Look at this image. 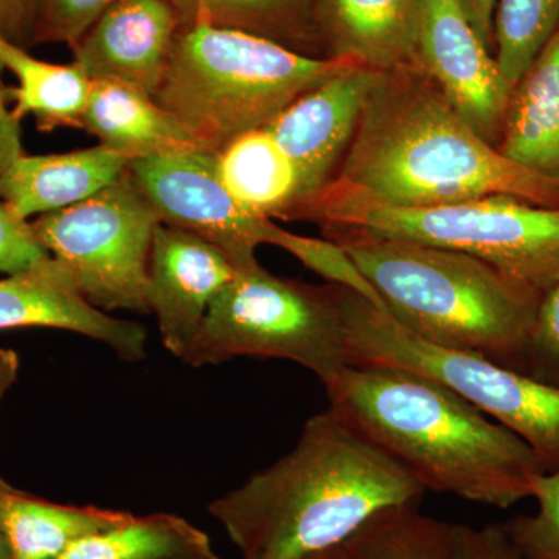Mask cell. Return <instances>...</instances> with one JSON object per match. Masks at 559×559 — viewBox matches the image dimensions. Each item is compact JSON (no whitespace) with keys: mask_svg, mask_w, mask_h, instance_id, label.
<instances>
[{"mask_svg":"<svg viewBox=\"0 0 559 559\" xmlns=\"http://www.w3.org/2000/svg\"><path fill=\"white\" fill-rule=\"evenodd\" d=\"M426 491L329 409L305 423L288 454L213 500L209 514L241 559H301L344 546L382 509L419 506Z\"/></svg>","mask_w":559,"mask_h":559,"instance_id":"1","label":"cell"},{"mask_svg":"<svg viewBox=\"0 0 559 559\" xmlns=\"http://www.w3.org/2000/svg\"><path fill=\"white\" fill-rule=\"evenodd\" d=\"M331 182L401 207L509 194L559 209V182L489 145L418 66L378 72Z\"/></svg>","mask_w":559,"mask_h":559,"instance_id":"2","label":"cell"},{"mask_svg":"<svg viewBox=\"0 0 559 559\" xmlns=\"http://www.w3.org/2000/svg\"><path fill=\"white\" fill-rule=\"evenodd\" d=\"M323 385L330 409L426 489L510 509L546 473L521 437L414 371L348 366Z\"/></svg>","mask_w":559,"mask_h":559,"instance_id":"3","label":"cell"},{"mask_svg":"<svg viewBox=\"0 0 559 559\" xmlns=\"http://www.w3.org/2000/svg\"><path fill=\"white\" fill-rule=\"evenodd\" d=\"M322 234L347 253L401 326L524 373L539 293L457 250L347 229Z\"/></svg>","mask_w":559,"mask_h":559,"instance_id":"4","label":"cell"},{"mask_svg":"<svg viewBox=\"0 0 559 559\" xmlns=\"http://www.w3.org/2000/svg\"><path fill=\"white\" fill-rule=\"evenodd\" d=\"M347 62L310 57L252 33L180 25L154 100L202 150L218 153Z\"/></svg>","mask_w":559,"mask_h":559,"instance_id":"5","label":"cell"},{"mask_svg":"<svg viewBox=\"0 0 559 559\" xmlns=\"http://www.w3.org/2000/svg\"><path fill=\"white\" fill-rule=\"evenodd\" d=\"M290 219L468 253L543 294L559 280V209L509 194L401 207L330 182Z\"/></svg>","mask_w":559,"mask_h":559,"instance_id":"6","label":"cell"},{"mask_svg":"<svg viewBox=\"0 0 559 559\" xmlns=\"http://www.w3.org/2000/svg\"><path fill=\"white\" fill-rule=\"evenodd\" d=\"M341 286L277 277L259 261L238 266L210 305L182 362L204 367L242 356L286 359L326 384L349 366Z\"/></svg>","mask_w":559,"mask_h":559,"instance_id":"7","label":"cell"},{"mask_svg":"<svg viewBox=\"0 0 559 559\" xmlns=\"http://www.w3.org/2000/svg\"><path fill=\"white\" fill-rule=\"evenodd\" d=\"M349 366L395 367L440 382L521 437L546 473L559 469V389L479 355L439 347L341 286Z\"/></svg>","mask_w":559,"mask_h":559,"instance_id":"8","label":"cell"},{"mask_svg":"<svg viewBox=\"0 0 559 559\" xmlns=\"http://www.w3.org/2000/svg\"><path fill=\"white\" fill-rule=\"evenodd\" d=\"M130 175L160 223L213 242L237 267L257 261L259 246H278L329 283L347 286L382 308L374 290L340 246L325 238L293 234L235 200L216 175L215 153L198 150L132 160Z\"/></svg>","mask_w":559,"mask_h":559,"instance_id":"9","label":"cell"},{"mask_svg":"<svg viewBox=\"0 0 559 559\" xmlns=\"http://www.w3.org/2000/svg\"><path fill=\"white\" fill-rule=\"evenodd\" d=\"M160 219L135 186L130 168L116 183L32 226L92 307L151 314L148 270Z\"/></svg>","mask_w":559,"mask_h":559,"instance_id":"10","label":"cell"},{"mask_svg":"<svg viewBox=\"0 0 559 559\" xmlns=\"http://www.w3.org/2000/svg\"><path fill=\"white\" fill-rule=\"evenodd\" d=\"M378 72L349 61L264 124L299 175L300 205L325 189L340 170Z\"/></svg>","mask_w":559,"mask_h":559,"instance_id":"11","label":"cell"},{"mask_svg":"<svg viewBox=\"0 0 559 559\" xmlns=\"http://www.w3.org/2000/svg\"><path fill=\"white\" fill-rule=\"evenodd\" d=\"M415 66L428 73L477 134L498 145L510 92L495 53L457 0H423Z\"/></svg>","mask_w":559,"mask_h":559,"instance_id":"12","label":"cell"},{"mask_svg":"<svg viewBox=\"0 0 559 559\" xmlns=\"http://www.w3.org/2000/svg\"><path fill=\"white\" fill-rule=\"evenodd\" d=\"M234 260L200 235L160 223L148 270L151 314L164 347L179 360L197 340L210 305L237 274Z\"/></svg>","mask_w":559,"mask_h":559,"instance_id":"13","label":"cell"},{"mask_svg":"<svg viewBox=\"0 0 559 559\" xmlns=\"http://www.w3.org/2000/svg\"><path fill=\"white\" fill-rule=\"evenodd\" d=\"M170 0H119L72 47L91 80L127 84L154 98L178 35Z\"/></svg>","mask_w":559,"mask_h":559,"instance_id":"14","label":"cell"},{"mask_svg":"<svg viewBox=\"0 0 559 559\" xmlns=\"http://www.w3.org/2000/svg\"><path fill=\"white\" fill-rule=\"evenodd\" d=\"M28 326L72 331L100 342L127 362L146 358V330L92 307L55 259L0 280V330Z\"/></svg>","mask_w":559,"mask_h":559,"instance_id":"15","label":"cell"},{"mask_svg":"<svg viewBox=\"0 0 559 559\" xmlns=\"http://www.w3.org/2000/svg\"><path fill=\"white\" fill-rule=\"evenodd\" d=\"M423 0H314L318 44L329 60L374 70L415 66Z\"/></svg>","mask_w":559,"mask_h":559,"instance_id":"16","label":"cell"},{"mask_svg":"<svg viewBox=\"0 0 559 559\" xmlns=\"http://www.w3.org/2000/svg\"><path fill=\"white\" fill-rule=\"evenodd\" d=\"M130 160L98 143L94 148L25 156L0 176V200L21 218L60 212L116 183Z\"/></svg>","mask_w":559,"mask_h":559,"instance_id":"17","label":"cell"},{"mask_svg":"<svg viewBox=\"0 0 559 559\" xmlns=\"http://www.w3.org/2000/svg\"><path fill=\"white\" fill-rule=\"evenodd\" d=\"M496 148L559 182V28L511 90Z\"/></svg>","mask_w":559,"mask_h":559,"instance_id":"18","label":"cell"},{"mask_svg":"<svg viewBox=\"0 0 559 559\" xmlns=\"http://www.w3.org/2000/svg\"><path fill=\"white\" fill-rule=\"evenodd\" d=\"M81 130L130 162L204 151L153 97L117 81L92 80Z\"/></svg>","mask_w":559,"mask_h":559,"instance_id":"19","label":"cell"},{"mask_svg":"<svg viewBox=\"0 0 559 559\" xmlns=\"http://www.w3.org/2000/svg\"><path fill=\"white\" fill-rule=\"evenodd\" d=\"M131 518L128 511L49 502L0 481V532L11 559L58 558L76 540Z\"/></svg>","mask_w":559,"mask_h":559,"instance_id":"20","label":"cell"},{"mask_svg":"<svg viewBox=\"0 0 559 559\" xmlns=\"http://www.w3.org/2000/svg\"><path fill=\"white\" fill-rule=\"evenodd\" d=\"M216 175L241 205L288 219L301 202L299 175L266 128L245 132L215 153Z\"/></svg>","mask_w":559,"mask_h":559,"instance_id":"21","label":"cell"},{"mask_svg":"<svg viewBox=\"0 0 559 559\" xmlns=\"http://www.w3.org/2000/svg\"><path fill=\"white\" fill-rule=\"evenodd\" d=\"M0 61L17 79V87L7 90L14 102V119L35 117L39 131L81 128L90 103L92 80L75 64H50L36 60L24 47L0 35Z\"/></svg>","mask_w":559,"mask_h":559,"instance_id":"22","label":"cell"},{"mask_svg":"<svg viewBox=\"0 0 559 559\" xmlns=\"http://www.w3.org/2000/svg\"><path fill=\"white\" fill-rule=\"evenodd\" d=\"M207 533L170 513L134 516L103 530L55 559H218Z\"/></svg>","mask_w":559,"mask_h":559,"instance_id":"23","label":"cell"},{"mask_svg":"<svg viewBox=\"0 0 559 559\" xmlns=\"http://www.w3.org/2000/svg\"><path fill=\"white\" fill-rule=\"evenodd\" d=\"M180 25H213L252 33L308 53L318 36L314 0H170ZM311 57V55H310ZM318 58V57H316Z\"/></svg>","mask_w":559,"mask_h":559,"instance_id":"24","label":"cell"},{"mask_svg":"<svg viewBox=\"0 0 559 559\" xmlns=\"http://www.w3.org/2000/svg\"><path fill=\"white\" fill-rule=\"evenodd\" d=\"M349 559H457V524L393 506L369 518L344 543Z\"/></svg>","mask_w":559,"mask_h":559,"instance_id":"25","label":"cell"},{"mask_svg":"<svg viewBox=\"0 0 559 559\" xmlns=\"http://www.w3.org/2000/svg\"><path fill=\"white\" fill-rule=\"evenodd\" d=\"M559 28V0H498L495 58L507 91L524 75Z\"/></svg>","mask_w":559,"mask_h":559,"instance_id":"26","label":"cell"},{"mask_svg":"<svg viewBox=\"0 0 559 559\" xmlns=\"http://www.w3.org/2000/svg\"><path fill=\"white\" fill-rule=\"evenodd\" d=\"M538 513L503 522L511 539L530 559H559V469L533 481Z\"/></svg>","mask_w":559,"mask_h":559,"instance_id":"27","label":"cell"},{"mask_svg":"<svg viewBox=\"0 0 559 559\" xmlns=\"http://www.w3.org/2000/svg\"><path fill=\"white\" fill-rule=\"evenodd\" d=\"M524 374L559 389V280L540 294L525 348Z\"/></svg>","mask_w":559,"mask_h":559,"instance_id":"28","label":"cell"},{"mask_svg":"<svg viewBox=\"0 0 559 559\" xmlns=\"http://www.w3.org/2000/svg\"><path fill=\"white\" fill-rule=\"evenodd\" d=\"M119 0H40L33 44L76 43Z\"/></svg>","mask_w":559,"mask_h":559,"instance_id":"29","label":"cell"},{"mask_svg":"<svg viewBox=\"0 0 559 559\" xmlns=\"http://www.w3.org/2000/svg\"><path fill=\"white\" fill-rule=\"evenodd\" d=\"M51 259L40 245L32 223L21 218L0 200V272L24 274L43 266Z\"/></svg>","mask_w":559,"mask_h":559,"instance_id":"30","label":"cell"},{"mask_svg":"<svg viewBox=\"0 0 559 559\" xmlns=\"http://www.w3.org/2000/svg\"><path fill=\"white\" fill-rule=\"evenodd\" d=\"M457 559H530L511 539L506 524L476 528L457 525Z\"/></svg>","mask_w":559,"mask_h":559,"instance_id":"31","label":"cell"},{"mask_svg":"<svg viewBox=\"0 0 559 559\" xmlns=\"http://www.w3.org/2000/svg\"><path fill=\"white\" fill-rule=\"evenodd\" d=\"M40 0H0V35L16 46L33 44Z\"/></svg>","mask_w":559,"mask_h":559,"instance_id":"32","label":"cell"},{"mask_svg":"<svg viewBox=\"0 0 559 559\" xmlns=\"http://www.w3.org/2000/svg\"><path fill=\"white\" fill-rule=\"evenodd\" d=\"M2 61H0V176L3 175L14 160L20 159L22 151L20 121L7 108V90L2 87Z\"/></svg>","mask_w":559,"mask_h":559,"instance_id":"33","label":"cell"},{"mask_svg":"<svg viewBox=\"0 0 559 559\" xmlns=\"http://www.w3.org/2000/svg\"><path fill=\"white\" fill-rule=\"evenodd\" d=\"M474 31L495 53V13L498 0H457Z\"/></svg>","mask_w":559,"mask_h":559,"instance_id":"34","label":"cell"},{"mask_svg":"<svg viewBox=\"0 0 559 559\" xmlns=\"http://www.w3.org/2000/svg\"><path fill=\"white\" fill-rule=\"evenodd\" d=\"M21 360L17 353L10 348H0V401L9 392L20 374Z\"/></svg>","mask_w":559,"mask_h":559,"instance_id":"35","label":"cell"},{"mask_svg":"<svg viewBox=\"0 0 559 559\" xmlns=\"http://www.w3.org/2000/svg\"><path fill=\"white\" fill-rule=\"evenodd\" d=\"M301 559H349L344 546L333 547V549L319 551V554L310 555V557Z\"/></svg>","mask_w":559,"mask_h":559,"instance_id":"36","label":"cell"},{"mask_svg":"<svg viewBox=\"0 0 559 559\" xmlns=\"http://www.w3.org/2000/svg\"><path fill=\"white\" fill-rule=\"evenodd\" d=\"M0 481H2V479H0ZM0 559H11L9 546H7L2 532H0Z\"/></svg>","mask_w":559,"mask_h":559,"instance_id":"37","label":"cell"},{"mask_svg":"<svg viewBox=\"0 0 559 559\" xmlns=\"http://www.w3.org/2000/svg\"><path fill=\"white\" fill-rule=\"evenodd\" d=\"M218 559H221V558H218Z\"/></svg>","mask_w":559,"mask_h":559,"instance_id":"38","label":"cell"}]
</instances>
